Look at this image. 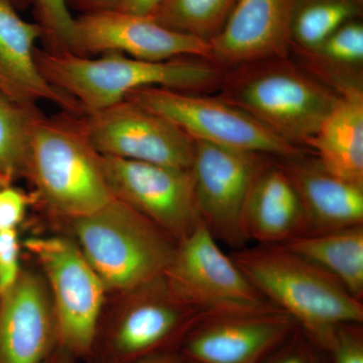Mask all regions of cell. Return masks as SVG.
<instances>
[{
    "instance_id": "35",
    "label": "cell",
    "mask_w": 363,
    "mask_h": 363,
    "mask_svg": "<svg viewBox=\"0 0 363 363\" xmlns=\"http://www.w3.org/2000/svg\"><path fill=\"white\" fill-rule=\"evenodd\" d=\"M9 1H11L16 7H25L28 6L30 4H32L33 0H9Z\"/></svg>"
},
{
    "instance_id": "36",
    "label": "cell",
    "mask_w": 363,
    "mask_h": 363,
    "mask_svg": "<svg viewBox=\"0 0 363 363\" xmlns=\"http://www.w3.org/2000/svg\"><path fill=\"white\" fill-rule=\"evenodd\" d=\"M9 185V183H7L6 181H4V179L0 177V188L4 187V186Z\"/></svg>"
},
{
    "instance_id": "24",
    "label": "cell",
    "mask_w": 363,
    "mask_h": 363,
    "mask_svg": "<svg viewBox=\"0 0 363 363\" xmlns=\"http://www.w3.org/2000/svg\"><path fill=\"white\" fill-rule=\"evenodd\" d=\"M42 116L0 90V177L7 183L26 176L33 124Z\"/></svg>"
},
{
    "instance_id": "32",
    "label": "cell",
    "mask_w": 363,
    "mask_h": 363,
    "mask_svg": "<svg viewBox=\"0 0 363 363\" xmlns=\"http://www.w3.org/2000/svg\"><path fill=\"white\" fill-rule=\"evenodd\" d=\"M162 1V0H123L116 9L126 13L150 16Z\"/></svg>"
},
{
    "instance_id": "11",
    "label": "cell",
    "mask_w": 363,
    "mask_h": 363,
    "mask_svg": "<svg viewBox=\"0 0 363 363\" xmlns=\"http://www.w3.org/2000/svg\"><path fill=\"white\" fill-rule=\"evenodd\" d=\"M100 157L113 197L149 219L177 243L201 222L190 169Z\"/></svg>"
},
{
    "instance_id": "25",
    "label": "cell",
    "mask_w": 363,
    "mask_h": 363,
    "mask_svg": "<svg viewBox=\"0 0 363 363\" xmlns=\"http://www.w3.org/2000/svg\"><path fill=\"white\" fill-rule=\"evenodd\" d=\"M238 0H162L150 14L169 30L207 40L224 26Z\"/></svg>"
},
{
    "instance_id": "7",
    "label": "cell",
    "mask_w": 363,
    "mask_h": 363,
    "mask_svg": "<svg viewBox=\"0 0 363 363\" xmlns=\"http://www.w3.org/2000/svg\"><path fill=\"white\" fill-rule=\"evenodd\" d=\"M125 100L168 119L193 140L281 157L285 161L302 157L300 147L286 142L220 97L150 87L135 91Z\"/></svg>"
},
{
    "instance_id": "6",
    "label": "cell",
    "mask_w": 363,
    "mask_h": 363,
    "mask_svg": "<svg viewBox=\"0 0 363 363\" xmlns=\"http://www.w3.org/2000/svg\"><path fill=\"white\" fill-rule=\"evenodd\" d=\"M25 247L45 274L56 319L58 347L88 357L96 344L104 284L77 243L63 238H33Z\"/></svg>"
},
{
    "instance_id": "28",
    "label": "cell",
    "mask_w": 363,
    "mask_h": 363,
    "mask_svg": "<svg viewBox=\"0 0 363 363\" xmlns=\"http://www.w3.org/2000/svg\"><path fill=\"white\" fill-rule=\"evenodd\" d=\"M326 353L330 363H363L362 323L339 325Z\"/></svg>"
},
{
    "instance_id": "15",
    "label": "cell",
    "mask_w": 363,
    "mask_h": 363,
    "mask_svg": "<svg viewBox=\"0 0 363 363\" xmlns=\"http://www.w3.org/2000/svg\"><path fill=\"white\" fill-rule=\"evenodd\" d=\"M292 0H238L220 32L209 40L210 62L235 67L288 58Z\"/></svg>"
},
{
    "instance_id": "4",
    "label": "cell",
    "mask_w": 363,
    "mask_h": 363,
    "mask_svg": "<svg viewBox=\"0 0 363 363\" xmlns=\"http://www.w3.org/2000/svg\"><path fill=\"white\" fill-rule=\"evenodd\" d=\"M73 228L106 290L135 293L164 278L175 257V240L116 198L94 213L74 218Z\"/></svg>"
},
{
    "instance_id": "12",
    "label": "cell",
    "mask_w": 363,
    "mask_h": 363,
    "mask_svg": "<svg viewBox=\"0 0 363 363\" xmlns=\"http://www.w3.org/2000/svg\"><path fill=\"white\" fill-rule=\"evenodd\" d=\"M75 21V54L81 56L121 52L143 61H210L209 42L169 30L150 16L111 9L79 14Z\"/></svg>"
},
{
    "instance_id": "34",
    "label": "cell",
    "mask_w": 363,
    "mask_h": 363,
    "mask_svg": "<svg viewBox=\"0 0 363 363\" xmlns=\"http://www.w3.org/2000/svg\"><path fill=\"white\" fill-rule=\"evenodd\" d=\"M45 363H71V355L58 347Z\"/></svg>"
},
{
    "instance_id": "16",
    "label": "cell",
    "mask_w": 363,
    "mask_h": 363,
    "mask_svg": "<svg viewBox=\"0 0 363 363\" xmlns=\"http://www.w3.org/2000/svg\"><path fill=\"white\" fill-rule=\"evenodd\" d=\"M58 347L56 319L45 278L21 271L0 294V363H45Z\"/></svg>"
},
{
    "instance_id": "17",
    "label": "cell",
    "mask_w": 363,
    "mask_h": 363,
    "mask_svg": "<svg viewBox=\"0 0 363 363\" xmlns=\"http://www.w3.org/2000/svg\"><path fill=\"white\" fill-rule=\"evenodd\" d=\"M42 38L39 25L23 20L9 0H0V84L4 92L26 106L50 101L71 114H82L78 105L55 89L40 73L35 47Z\"/></svg>"
},
{
    "instance_id": "10",
    "label": "cell",
    "mask_w": 363,
    "mask_h": 363,
    "mask_svg": "<svg viewBox=\"0 0 363 363\" xmlns=\"http://www.w3.org/2000/svg\"><path fill=\"white\" fill-rule=\"evenodd\" d=\"M100 156L190 169L194 140L168 119L124 100L79 121Z\"/></svg>"
},
{
    "instance_id": "19",
    "label": "cell",
    "mask_w": 363,
    "mask_h": 363,
    "mask_svg": "<svg viewBox=\"0 0 363 363\" xmlns=\"http://www.w3.org/2000/svg\"><path fill=\"white\" fill-rule=\"evenodd\" d=\"M245 240L283 245L305 233V215L283 164L267 162L253 181L241 219Z\"/></svg>"
},
{
    "instance_id": "18",
    "label": "cell",
    "mask_w": 363,
    "mask_h": 363,
    "mask_svg": "<svg viewBox=\"0 0 363 363\" xmlns=\"http://www.w3.org/2000/svg\"><path fill=\"white\" fill-rule=\"evenodd\" d=\"M281 164L302 203L304 234L363 225V185L332 175L317 160L300 157L286 160Z\"/></svg>"
},
{
    "instance_id": "33",
    "label": "cell",
    "mask_w": 363,
    "mask_h": 363,
    "mask_svg": "<svg viewBox=\"0 0 363 363\" xmlns=\"http://www.w3.org/2000/svg\"><path fill=\"white\" fill-rule=\"evenodd\" d=\"M181 362L182 357L180 354L171 351V352L160 353V354L143 358V359L133 363H180Z\"/></svg>"
},
{
    "instance_id": "37",
    "label": "cell",
    "mask_w": 363,
    "mask_h": 363,
    "mask_svg": "<svg viewBox=\"0 0 363 363\" xmlns=\"http://www.w3.org/2000/svg\"><path fill=\"white\" fill-rule=\"evenodd\" d=\"M180 363H192V362H185V360L182 359V362Z\"/></svg>"
},
{
    "instance_id": "30",
    "label": "cell",
    "mask_w": 363,
    "mask_h": 363,
    "mask_svg": "<svg viewBox=\"0 0 363 363\" xmlns=\"http://www.w3.org/2000/svg\"><path fill=\"white\" fill-rule=\"evenodd\" d=\"M30 199L25 192L9 185L0 188V233L13 230L25 218Z\"/></svg>"
},
{
    "instance_id": "9",
    "label": "cell",
    "mask_w": 363,
    "mask_h": 363,
    "mask_svg": "<svg viewBox=\"0 0 363 363\" xmlns=\"http://www.w3.org/2000/svg\"><path fill=\"white\" fill-rule=\"evenodd\" d=\"M191 173L201 222L217 241L238 250L245 247L241 219L264 155L194 140Z\"/></svg>"
},
{
    "instance_id": "3",
    "label": "cell",
    "mask_w": 363,
    "mask_h": 363,
    "mask_svg": "<svg viewBox=\"0 0 363 363\" xmlns=\"http://www.w3.org/2000/svg\"><path fill=\"white\" fill-rule=\"evenodd\" d=\"M218 86V97L298 147L315 135L338 98L335 90L288 58L230 68Z\"/></svg>"
},
{
    "instance_id": "20",
    "label": "cell",
    "mask_w": 363,
    "mask_h": 363,
    "mask_svg": "<svg viewBox=\"0 0 363 363\" xmlns=\"http://www.w3.org/2000/svg\"><path fill=\"white\" fill-rule=\"evenodd\" d=\"M338 98L319 130L306 143L332 175L363 185V88L341 86Z\"/></svg>"
},
{
    "instance_id": "26",
    "label": "cell",
    "mask_w": 363,
    "mask_h": 363,
    "mask_svg": "<svg viewBox=\"0 0 363 363\" xmlns=\"http://www.w3.org/2000/svg\"><path fill=\"white\" fill-rule=\"evenodd\" d=\"M37 25L47 48L54 52L76 51V18L68 0H33Z\"/></svg>"
},
{
    "instance_id": "29",
    "label": "cell",
    "mask_w": 363,
    "mask_h": 363,
    "mask_svg": "<svg viewBox=\"0 0 363 363\" xmlns=\"http://www.w3.org/2000/svg\"><path fill=\"white\" fill-rule=\"evenodd\" d=\"M20 252L16 229L0 233V294L9 290L20 276Z\"/></svg>"
},
{
    "instance_id": "8",
    "label": "cell",
    "mask_w": 363,
    "mask_h": 363,
    "mask_svg": "<svg viewBox=\"0 0 363 363\" xmlns=\"http://www.w3.org/2000/svg\"><path fill=\"white\" fill-rule=\"evenodd\" d=\"M164 279L174 295L204 316L274 307L233 257L223 252L202 222L177 243L175 257Z\"/></svg>"
},
{
    "instance_id": "14",
    "label": "cell",
    "mask_w": 363,
    "mask_h": 363,
    "mask_svg": "<svg viewBox=\"0 0 363 363\" xmlns=\"http://www.w3.org/2000/svg\"><path fill=\"white\" fill-rule=\"evenodd\" d=\"M135 300L109 334L105 353L112 363H133L171 352L204 315L180 300L164 278L135 291Z\"/></svg>"
},
{
    "instance_id": "1",
    "label": "cell",
    "mask_w": 363,
    "mask_h": 363,
    "mask_svg": "<svg viewBox=\"0 0 363 363\" xmlns=\"http://www.w3.org/2000/svg\"><path fill=\"white\" fill-rule=\"evenodd\" d=\"M35 61L47 82L71 98L82 114L104 111L135 91L150 87L198 92L220 83L223 71L207 60L143 61L121 52L81 56L37 49Z\"/></svg>"
},
{
    "instance_id": "13",
    "label": "cell",
    "mask_w": 363,
    "mask_h": 363,
    "mask_svg": "<svg viewBox=\"0 0 363 363\" xmlns=\"http://www.w3.org/2000/svg\"><path fill=\"white\" fill-rule=\"evenodd\" d=\"M298 328L277 307L203 316L182 341V359L192 363H262Z\"/></svg>"
},
{
    "instance_id": "22",
    "label": "cell",
    "mask_w": 363,
    "mask_h": 363,
    "mask_svg": "<svg viewBox=\"0 0 363 363\" xmlns=\"http://www.w3.org/2000/svg\"><path fill=\"white\" fill-rule=\"evenodd\" d=\"M363 0H292V48L309 51L350 21L360 20Z\"/></svg>"
},
{
    "instance_id": "5",
    "label": "cell",
    "mask_w": 363,
    "mask_h": 363,
    "mask_svg": "<svg viewBox=\"0 0 363 363\" xmlns=\"http://www.w3.org/2000/svg\"><path fill=\"white\" fill-rule=\"evenodd\" d=\"M26 176L48 206L72 219L94 213L114 199L101 157L79 121L44 116L35 121Z\"/></svg>"
},
{
    "instance_id": "21",
    "label": "cell",
    "mask_w": 363,
    "mask_h": 363,
    "mask_svg": "<svg viewBox=\"0 0 363 363\" xmlns=\"http://www.w3.org/2000/svg\"><path fill=\"white\" fill-rule=\"evenodd\" d=\"M284 247L333 277L353 296L363 298V225L304 234Z\"/></svg>"
},
{
    "instance_id": "23",
    "label": "cell",
    "mask_w": 363,
    "mask_h": 363,
    "mask_svg": "<svg viewBox=\"0 0 363 363\" xmlns=\"http://www.w3.org/2000/svg\"><path fill=\"white\" fill-rule=\"evenodd\" d=\"M307 61L310 70L319 77L328 79L334 89L341 86L362 83L346 74L359 71L363 63V25L362 21H350L309 51H297Z\"/></svg>"
},
{
    "instance_id": "31",
    "label": "cell",
    "mask_w": 363,
    "mask_h": 363,
    "mask_svg": "<svg viewBox=\"0 0 363 363\" xmlns=\"http://www.w3.org/2000/svg\"><path fill=\"white\" fill-rule=\"evenodd\" d=\"M121 1L123 0H68V6L71 11L85 14L116 9Z\"/></svg>"
},
{
    "instance_id": "2",
    "label": "cell",
    "mask_w": 363,
    "mask_h": 363,
    "mask_svg": "<svg viewBox=\"0 0 363 363\" xmlns=\"http://www.w3.org/2000/svg\"><path fill=\"white\" fill-rule=\"evenodd\" d=\"M230 257L257 291L325 352L339 325L363 322L362 301L284 245L245 247Z\"/></svg>"
},
{
    "instance_id": "27",
    "label": "cell",
    "mask_w": 363,
    "mask_h": 363,
    "mask_svg": "<svg viewBox=\"0 0 363 363\" xmlns=\"http://www.w3.org/2000/svg\"><path fill=\"white\" fill-rule=\"evenodd\" d=\"M262 363H330L328 355L298 328Z\"/></svg>"
}]
</instances>
